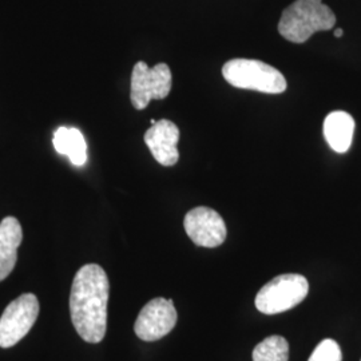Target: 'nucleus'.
<instances>
[{"label":"nucleus","mask_w":361,"mask_h":361,"mask_svg":"<svg viewBox=\"0 0 361 361\" xmlns=\"http://www.w3.org/2000/svg\"><path fill=\"white\" fill-rule=\"evenodd\" d=\"M52 145L59 154L67 155L75 166H83L87 162V143L80 130L65 126L55 130Z\"/></svg>","instance_id":"f8f14e48"},{"label":"nucleus","mask_w":361,"mask_h":361,"mask_svg":"<svg viewBox=\"0 0 361 361\" xmlns=\"http://www.w3.org/2000/svg\"><path fill=\"white\" fill-rule=\"evenodd\" d=\"M324 138L329 147L338 153H347L355 133V119L345 111H332L324 121Z\"/></svg>","instance_id":"9b49d317"},{"label":"nucleus","mask_w":361,"mask_h":361,"mask_svg":"<svg viewBox=\"0 0 361 361\" xmlns=\"http://www.w3.org/2000/svg\"><path fill=\"white\" fill-rule=\"evenodd\" d=\"M336 15L323 0H296L286 7L279 22V32L292 43H304L319 31H329Z\"/></svg>","instance_id":"f03ea898"},{"label":"nucleus","mask_w":361,"mask_h":361,"mask_svg":"<svg viewBox=\"0 0 361 361\" xmlns=\"http://www.w3.org/2000/svg\"><path fill=\"white\" fill-rule=\"evenodd\" d=\"M39 314L35 295L25 293L7 305L0 317V347L11 348L30 332Z\"/></svg>","instance_id":"423d86ee"},{"label":"nucleus","mask_w":361,"mask_h":361,"mask_svg":"<svg viewBox=\"0 0 361 361\" xmlns=\"http://www.w3.org/2000/svg\"><path fill=\"white\" fill-rule=\"evenodd\" d=\"M171 71L166 63L149 67L138 62L131 74V104L137 110L146 109L153 99H165L171 90Z\"/></svg>","instance_id":"39448f33"},{"label":"nucleus","mask_w":361,"mask_h":361,"mask_svg":"<svg viewBox=\"0 0 361 361\" xmlns=\"http://www.w3.org/2000/svg\"><path fill=\"white\" fill-rule=\"evenodd\" d=\"M343 34H344V31H343L341 28H337V30H335L336 38H341V37H343Z\"/></svg>","instance_id":"2eb2a0df"},{"label":"nucleus","mask_w":361,"mask_h":361,"mask_svg":"<svg viewBox=\"0 0 361 361\" xmlns=\"http://www.w3.org/2000/svg\"><path fill=\"white\" fill-rule=\"evenodd\" d=\"M308 361H343V352L335 340L325 338L313 350Z\"/></svg>","instance_id":"4468645a"},{"label":"nucleus","mask_w":361,"mask_h":361,"mask_svg":"<svg viewBox=\"0 0 361 361\" xmlns=\"http://www.w3.org/2000/svg\"><path fill=\"white\" fill-rule=\"evenodd\" d=\"M222 75L237 89L265 94H281L286 90L284 75L277 68L256 59H232L222 67Z\"/></svg>","instance_id":"7ed1b4c3"},{"label":"nucleus","mask_w":361,"mask_h":361,"mask_svg":"<svg viewBox=\"0 0 361 361\" xmlns=\"http://www.w3.org/2000/svg\"><path fill=\"white\" fill-rule=\"evenodd\" d=\"M22 240L23 231L18 219L6 217L0 222V281L6 280L13 271Z\"/></svg>","instance_id":"9d476101"},{"label":"nucleus","mask_w":361,"mask_h":361,"mask_svg":"<svg viewBox=\"0 0 361 361\" xmlns=\"http://www.w3.org/2000/svg\"><path fill=\"white\" fill-rule=\"evenodd\" d=\"M109 292V277L102 267L87 264L77 271L70 293L71 322L78 335L91 344L101 343L106 335Z\"/></svg>","instance_id":"f257e3e1"},{"label":"nucleus","mask_w":361,"mask_h":361,"mask_svg":"<svg viewBox=\"0 0 361 361\" xmlns=\"http://www.w3.org/2000/svg\"><path fill=\"white\" fill-rule=\"evenodd\" d=\"M177 324V310L171 300L157 297L138 314L134 332L143 341H157L169 335Z\"/></svg>","instance_id":"0eeeda50"},{"label":"nucleus","mask_w":361,"mask_h":361,"mask_svg":"<svg viewBox=\"0 0 361 361\" xmlns=\"http://www.w3.org/2000/svg\"><path fill=\"white\" fill-rule=\"evenodd\" d=\"M180 141V129L168 119H161L145 133V143L158 164L162 166H174L180 153L177 145Z\"/></svg>","instance_id":"1a4fd4ad"},{"label":"nucleus","mask_w":361,"mask_h":361,"mask_svg":"<svg viewBox=\"0 0 361 361\" xmlns=\"http://www.w3.org/2000/svg\"><path fill=\"white\" fill-rule=\"evenodd\" d=\"M289 344L283 336H271L262 340L253 350V361H288Z\"/></svg>","instance_id":"ddd939ff"},{"label":"nucleus","mask_w":361,"mask_h":361,"mask_svg":"<svg viewBox=\"0 0 361 361\" xmlns=\"http://www.w3.org/2000/svg\"><path fill=\"white\" fill-rule=\"evenodd\" d=\"M185 231L197 246L217 247L226 240L228 231L222 217L213 209L198 207L185 216Z\"/></svg>","instance_id":"6e6552de"},{"label":"nucleus","mask_w":361,"mask_h":361,"mask_svg":"<svg viewBox=\"0 0 361 361\" xmlns=\"http://www.w3.org/2000/svg\"><path fill=\"white\" fill-rule=\"evenodd\" d=\"M310 292L308 280L296 273L274 277L256 296V308L264 314H279L295 308Z\"/></svg>","instance_id":"20e7f679"}]
</instances>
